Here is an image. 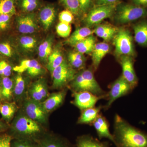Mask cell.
<instances>
[{
	"label": "cell",
	"mask_w": 147,
	"mask_h": 147,
	"mask_svg": "<svg viewBox=\"0 0 147 147\" xmlns=\"http://www.w3.org/2000/svg\"><path fill=\"white\" fill-rule=\"evenodd\" d=\"M113 135L116 147H147V133L131 125L117 114L115 117Z\"/></svg>",
	"instance_id": "cell-1"
},
{
	"label": "cell",
	"mask_w": 147,
	"mask_h": 147,
	"mask_svg": "<svg viewBox=\"0 0 147 147\" xmlns=\"http://www.w3.org/2000/svg\"><path fill=\"white\" fill-rule=\"evenodd\" d=\"M71 86L74 92H89L99 96L107 94L96 80L92 69H89L76 74Z\"/></svg>",
	"instance_id": "cell-2"
},
{
	"label": "cell",
	"mask_w": 147,
	"mask_h": 147,
	"mask_svg": "<svg viewBox=\"0 0 147 147\" xmlns=\"http://www.w3.org/2000/svg\"><path fill=\"white\" fill-rule=\"evenodd\" d=\"M114 20L117 24H124L147 16V8L132 3H119L114 13Z\"/></svg>",
	"instance_id": "cell-3"
},
{
	"label": "cell",
	"mask_w": 147,
	"mask_h": 147,
	"mask_svg": "<svg viewBox=\"0 0 147 147\" xmlns=\"http://www.w3.org/2000/svg\"><path fill=\"white\" fill-rule=\"evenodd\" d=\"M133 38L127 29L120 28L113 39L116 57L128 56L134 58L136 55Z\"/></svg>",
	"instance_id": "cell-4"
},
{
	"label": "cell",
	"mask_w": 147,
	"mask_h": 147,
	"mask_svg": "<svg viewBox=\"0 0 147 147\" xmlns=\"http://www.w3.org/2000/svg\"><path fill=\"white\" fill-rule=\"evenodd\" d=\"M119 3L95 6L90 10L84 19L86 27L90 28L94 26H97L103 20L113 16Z\"/></svg>",
	"instance_id": "cell-5"
},
{
	"label": "cell",
	"mask_w": 147,
	"mask_h": 147,
	"mask_svg": "<svg viewBox=\"0 0 147 147\" xmlns=\"http://www.w3.org/2000/svg\"><path fill=\"white\" fill-rule=\"evenodd\" d=\"M133 88L130 84L121 75L110 86V90L107 93V103L103 108L108 110L117 99L125 96L131 92Z\"/></svg>",
	"instance_id": "cell-6"
},
{
	"label": "cell",
	"mask_w": 147,
	"mask_h": 147,
	"mask_svg": "<svg viewBox=\"0 0 147 147\" xmlns=\"http://www.w3.org/2000/svg\"><path fill=\"white\" fill-rule=\"evenodd\" d=\"M76 74L75 69L66 60H64L62 63L52 72L53 87L55 88L64 87L73 80Z\"/></svg>",
	"instance_id": "cell-7"
},
{
	"label": "cell",
	"mask_w": 147,
	"mask_h": 147,
	"mask_svg": "<svg viewBox=\"0 0 147 147\" xmlns=\"http://www.w3.org/2000/svg\"><path fill=\"white\" fill-rule=\"evenodd\" d=\"M11 131L15 134L30 136L39 133V125L28 116H19L13 121L11 125Z\"/></svg>",
	"instance_id": "cell-8"
},
{
	"label": "cell",
	"mask_w": 147,
	"mask_h": 147,
	"mask_svg": "<svg viewBox=\"0 0 147 147\" xmlns=\"http://www.w3.org/2000/svg\"><path fill=\"white\" fill-rule=\"evenodd\" d=\"M74 105L82 111L88 108L94 107L98 100L106 98L107 94L99 96L90 92L81 91L74 92Z\"/></svg>",
	"instance_id": "cell-9"
},
{
	"label": "cell",
	"mask_w": 147,
	"mask_h": 147,
	"mask_svg": "<svg viewBox=\"0 0 147 147\" xmlns=\"http://www.w3.org/2000/svg\"><path fill=\"white\" fill-rule=\"evenodd\" d=\"M133 57L128 56H122L120 57V63L124 79L134 88L138 83V77L134 68Z\"/></svg>",
	"instance_id": "cell-10"
},
{
	"label": "cell",
	"mask_w": 147,
	"mask_h": 147,
	"mask_svg": "<svg viewBox=\"0 0 147 147\" xmlns=\"http://www.w3.org/2000/svg\"><path fill=\"white\" fill-rule=\"evenodd\" d=\"M27 116L36 122L44 123L46 121L47 112L41 103L34 100H29L25 105Z\"/></svg>",
	"instance_id": "cell-11"
},
{
	"label": "cell",
	"mask_w": 147,
	"mask_h": 147,
	"mask_svg": "<svg viewBox=\"0 0 147 147\" xmlns=\"http://www.w3.org/2000/svg\"><path fill=\"white\" fill-rule=\"evenodd\" d=\"M92 125L95 129L99 140L105 138L113 143L114 138L113 134L110 133L108 121L102 114L98 115Z\"/></svg>",
	"instance_id": "cell-12"
},
{
	"label": "cell",
	"mask_w": 147,
	"mask_h": 147,
	"mask_svg": "<svg viewBox=\"0 0 147 147\" xmlns=\"http://www.w3.org/2000/svg\"><path fill=\"white\" fill-rule=\"evenodd\" d=\"M17 23L18 31L22 34L33 33L37 29V25L33 14L19 16L17 18Z\"/></svg>",
	"instance_id": "cell-13"
},
{
	"label": "cell",
	"mask_w": 147,
	"mask_h": 147,
	"mask_svg": "<svg viewBox=\"0 0 147 147\" xmlns=\"http://www.w3.org/2000/svg\"><path fill=\"white\" fill-rule=\"evenodd\" d=\"M110 45L106 42L96 43L93 50L92 54V65L95 69H96L103 58L110 51Z\"/></svg>",
	"instance_id": "cell-14"
},
{
	"label": "cell",
	"mask_w": 147,
	"mask_h": 147,
	"mask_svg": "<svg viewBox=\"0 0 147 147\" xmlns=\"http://www.w3.org/2000/svg\"><path fill=\"white\" fill-rule=\"evenodd\" d=\"M133 29L135 41L140 46L147 47V20L135 24Z\"/></svg>",
	"instance_id": "cell-15"
},
{
	"label": "cell",
	"mask_w": 147,
	"mask_h": 147,
	"mask_svg": "<svg viewBox=\"0 0 147 147\" xmlns=\"http://www.w3.org/2000/svg\"><path fill=\"white\" fill-rule=\"evenodd\" d=\"M118 29V28L108 24H99L93 30L94 33L102 38L105 42H109L113 40Z\"/></svg>",
	"instance_id": "cell-16"
},
{
	"label": "cell",
	"mask_w": 147,
	"mask_h": 147,
	"mask_svg": "<svg viewBox=\"0 0 147 147\" xmlns=\"http://www.w3.org/2000/svg\"><path fill=\"white\" fill-rule=\"evenodd\" d=\"M56 10L53 6L47 5L40 11L39 19L45 30H48L55 21Z\"/></svg>",
	"instance_id": "cell-17"
},
{
	"label": "cell",
	"mask_w": 147,
	"mask_h": 147,
	"mask_svg": "<svg viewBox=\"0 0 147 147\" xmlns=\"http://www.w3.org/2000/svg\"><path fill=\"white\" fill-rule=\"evenodd\" d=\"M65 96V92L61 91L53 94L41 103L43 108L47 112L55 110L62 103Z\"/></svg>",
	"instance_id": "cell-18"
},
{
	"label": "cell",
	"mask_w": 147,
	"mask_h": 147,
	"mask_svg": "<svg viewBox=\"0 0 147 147\" xmlns=\"http://www.w3.org/2000/svg\"><path fill=\"white\" fill-rule=\"evenodd\" d=\"M103 106L99 105L98 107L88 108L82 110L81 116L78 121V123L81 124H91L95 120L100 114Z\"/></svg>",
	"instance_id": "cell-19"
},
{
	"label": "cell",
	"mask_w": 147,
	"mask_h": 147,
	"mask_svg": "<svg viewBox=\"0 0 147 147\" xmlns=\"http://www.w3.org/2000/svg\"><path fill=\"white\" fill-rule=\"evenodd\" d=\"M94 30L88 27H82L76 29L66 41L67 44L74 46L78 42L93 35Z\"/></svg>",
	"instance_id": "cell-20"
},
{
	"label": "cell",
	"mask_w": 147,
	"mask_h": 147,
	"mask_svg": "<svg viewBox=\"0 0 147 147\" xmlns=\"http://www.w3.org/2000/svg\"><path fill=\"white\" fill-rule=\"evenodd\" d=\"M77 147H111L107 142H102L90 135L79 137L77 140Z\"/></svg>",
	"instance_id": "cell-21"
},
{
	"label": "cell",
	"mask_w": 147,
	"mask_h": 147,
	"mask_svg": "<svg viewBox=\"0 0 147 147\" xmlns=\"http://www.w3.org/2000/svg\"><path fill=\"white\" fill-rule=\"evenodd\" d=\"M96 38L93 35L76 44L74 47L77 52L83 54H90L96 44Z\"/></svg>",
	"instance_id": "cell-22"
},
{
	"label": "cell",
	"mask_w": 147,
	"mask_h": 147,
	"mask_svg": "<svg viewBox=\"0 0 147 147\" xmlns=\"http://www.w3.org/2000/svg\"><path fill=\"white\" fill-rule=\"evenodd\" d=\"M47 60V68L52 73L55 69L62 63L64 59L61 50L59 48H56L53 51Z\"/></svg>",
	"instance_id": "cell-23"
},
{
	"label": "cell",
	"mask_w": 147,
	"mask_h": 147,
	"mask_svg": "<svg viewBox=\"0 0 147 147\" xmlns=\"http://www.w3.org/2000/svg\"><path fill=\"white\" fill-rule=\"evenodd\" d=\"M14 84L13 80L9 77H3L1 81L0 92L2 98L10 100L13 94Z\"/></svg>",
	"instance_id": "cell-24"
},
{
	"label": "cell",
	"mask_w": 147,
	"mask_h": 147,
	"mask_svg": "<svg viewBox=\"0 0 147 147\" xmlns=\"http://www.w3.org/2000/svg\"><path fill=\"white\" fill-rule=\"evenodd\" d=\"M68 60L69 63L74 69L84 67L86 61L84 54L76 51L69 54Z\"/></svg>",
	"instance_id": "cell-25"
},
{
	"label": "cell",
	"mask_w": 147,
	"mask_h": 147,
	"mask_svg": "<svg viewBox=\"0 0 147 147\" xmlns=\"http://www.w3.org/2000/svg\"><path fill=\"white\" fill-rule=\"evenodd\" d=\"M16 109V105L14 102H5L1 105L0 113L5 121L9 122L14 116Z\"/></svg>",
	"instance_id": "cell-26"
},
{
	"label": "cell",
	"mask_w": 147,
	"mask_h": 147,
	"mask_svg": "<svg viewBox=\"0 0 147 147\" xmlns=\"http://www.w3.org/2000/svg\"><path fill=\"white\" fill-rule=\"evenodd\" d=\"M15 2L16 0H0V15L16 14Z\"/></svg>",
	"instance_id": "cell-27"
},
{
	"label": "cell",
	"mask_w": 147,
	"mask_h": 147,
	"mask_svg": "<svg viewBox=\"0 0 147 147\" xmlns=\"http://www.w3.org/2000/svg\"><path fill=\"white\" fill-rule=\"evenodd\" d=\"M38 50L39 57L43 60H47L53 52L51 40H46L41 43L38 47Z\"/></svg>",
	"instance_id": "cell-28"
},
{
	"label": "cell",
	"mask_w": 147,
	"mask_h": 147,
	"mask_svg": "<svg viewBox=\"0 0 147 147\" xmlns=\"http://www.w3.org/2000/svg\"><path fill=\"white\" fill-rule=\"evenodd\" d=\"M25 89V82L20 74L16 76L13 86V94L15 96H19L24 93Z\"/></svg>",
	"instance_id": "cell-29"
},
{
	"label": "cell",
	"mask_w": 147,
	"mask_h": 147,
	"mask_svg": "<svg viewBox=\"0 0 147 147\" xmlns=\"http://www.w3.org/2000/svg\"><path fill=\"white\" fill-rule=\"evenodd\" d=\"M38 63L37 61L34 59L24 60L21 62L19 65L13 67V70L20 74L28 71L29 69L31 68L32 67Z\"/></svg>",
	"instance_id": "cell-30"
},
{
	"label": "cell",
	"mask_w": 147,
	"mask_h": 147,
	"mask_svg": "<svg viewBox=\"0 0 147 147\" xmlns=\"http://www.w3.org/2000/svg\"><path fill=\"white\" fill-rule=\"evenodd\" d=\"M38 0H21L20 7L22 10L27 12L34 11L38 8L39 5Z\"/></svg>",
	"instance_id": "cell-31"
},
{
	"label": "cell",
	"mask_w": 147,
	"mask_h": 147,
	"mask_svg": "<svg viewBox=\"0 0 147 147\" xmlns=\"http://www.w3.org/2000/svg\"><path fill=\"white\" fill-rule=\"evenodd\" d=\"M20 43L21 47L26 50L31 51L33 50L36 46V40L33 37L23 36L20 38Z\"/></svg>",
	"instance_id": "cell-32"
},
{
	"label": "cell",
	"mask_w": 147,
	"mask_h": 147,
	"mask_svg": "<svg viewBox=\"0 0 147 147\" xmlns=\"http://www.w3.org/2000/svg\"><path fill=\"white\" fill-rule=\"evenodd\" d=\"M67 9L71 11L74 15H78L80 11L79 0H60Z\"/></svg>",
	"instance_id": "cell-33"
},
{
	"label": "cell",
	"mask_w": 147,
	"mask_h": 147,
	"mask_svg": "<svg viewBox=\"0 0 147 147\" xmlns=\"http://www.w3.org/2000/svg\"><path fill=\"white\" fill-rule=\"evenodd\" d=\"M56 31L60 36L63 38L68 37L71 33V25L60 22L56 27Z\"/></svg>",
	"instance_id": "cell-34"
},
{
	"label": "cell",
	"mask_w": 147,
	"mask_h": 147,
	"mask_svg": "<svg viewBox=\"0 0 147 147\" xmlns=\"http://www.w3.org/2000/svg\"><path fill=\"white\" fill-rule=\"evenodd\" d=\"M74 14L68 9L62 11L59 14L60 22L71 24L74 20Z\"/></svg>",
	"instance_id": "cell-35"
},
{
	"label": "cell",
	"mask_w": 147,
	"mask_h": 147,
	"mask_svg": "<svg viewBox=\"0 0 147 147\" xmlns=\"http://www.w3.org/2000/svg\"><path fill=\"white\" fill-rule=\"evenodd\" d=\"M32 86L37 91L43 99L47 97L48 94L47 87L46 86L45 82L42 80H38L37 81L33 84Z\"/></svg>",
	"instance_id": "cell-36"
},
{
	"label": "cell",
	"mask_w": 147,
	"mask_h": 147,
	"mask_svg": "<svg viewBox=\"0 0 147 147\" xmlns=\"http://www.w3.org/2000/svg\"><path fill=\"white\" fill-rule=\"evenodd\" d=\"M11 66L5 61H0V75L4 77H9L11 73Z\"/></svg>",
	"instance_id": "cell-37"
},
{
	"label": "cell",
	"mask_w": 147,
	"mask_h": 147,
	"mask_svg": "<svg viewBox=\"0 0 147 147\" xmlns=\"http://www.w3.org/2000/svg\"><path fill=\"white\" fill-rule=\"evenodd\" d=\"M0 53L7 57H11L13 54V49L7 42L0 43Z\"/></svg>",
	"instance_id": "cell-38"
},
{
	"label": "cell",
	"mask_w": 147,
	"mask_h": 147,
	"mask_svg": "<svg viewBox=\"0 0 147 147\" xmlns=\"http://www.w3.org/2000/svg\"><path fill=\"white\" fill-rule=\"evenodd\" d=\"M12 16L9 14L0 15V31L4 30L7 28Z\"/></svg>",
	"instance_id": "cell-39"
},
{
	"label": "cell",
	"mask_w": 147,
	"mask_h": 147,
	"mask_svg": "<svg viewBox=\"0 0 147 147\" xmlns=\"http://www.w3.org/2000/svg\"><path fill=\"white\" fill-rule=\"evenodd\" d=\"M12 137L9 134L0 135V147H11Z\"/></svg>",
	"instance_id": "cell-40"
},
{
	"label": "cell",
	"mask_w": 147,
	"mask_h": 147,
	"mask_svg": "<svg viewBox=\"0 0 147 147\" xmlns=\"http://www.w3.org/2000/svg\"><path fill=\"white\" fill-rule=\"evenodd\" d=\"M28 74L32 77L39 75L42 72V68L39 63H37L27 71Z\"/></svg>",
	"instance_id": "cell-41"
},
{
	"label": "cell",
	"mask_w": 147,
	"mask_h": 147,
	"mask_svg": "<svg viewBox=\"0 0 147 147\" xmlns=\"http://www.w3.org/2000/svg\"><path fill=\"white\" fill-rule=\"evenodd\" d=\"M93 0H79L80 11L86 13L89 9Z\"/></svg>",
	"instance_id": "cell-42"
},
{
	"label": "cell",
	"mask_w": 147,
	"mask_h": 147,
	"mask_svg": "<svg viewBox=\"0 0 147 147\" xmlns=\"http://www.w3.org/2000/svg\"><path fill=\"white\" fill-rule=\"evenodd\" d=\"M11 147H36L30 142L22 140H16L11 142Z\"/></svg>",
	"instance_id": "cell-43"
},
{
	"label": "cell",
	"mask_w": 147,
	"mask_h": 147,
	"mask_svg": "<svg viewBox=\"0 0 147 147\" xmlns=\"http://www.w3.org/2000/svg\"><path fill=\"white\" fill-rule=\"evenodd\" d=\"M120 0H94L95 6L113 4L119 3Z\"/></svg>",
	"instance_id": "cell-44"
},
{
	"label": "cell",
	"mask_w": 147,
	"mask_h": 147,
	"mask_svg": "<svg viewBox=\"0 0 147 147\" xmlns=\"http://www.w3.org/2000/svg\"><path fill=\"white\" fill-rule=\"evenodd\" d=\"M41 147H66L60 142L57 141H47L43 143Z\"/></svg>",
	"instance_id": "cell-45"
},
{
	"label": "cell",
	"mask_w": 147,
	"mask_h": 147,
	"mask_svg": "<svg viewBox=\"0 0 147 147\" xmlns=\"http://www.w3.org/2000/svg\"><path fill=\"white\" fill-rule=\"evenodd\" d=\"M130 1L134 5L147 8V0H130Z\"/></svg>",
	"instance_id": "cell-46"
},
{
	"label": "cell",
	"mask_w": 147,
	"mask_h": 147,
	"mask_svg": "<svg viewBox=\"0 0 147 147\" xmlns=\"http://www.w3.org/2000/svg\"><path fill=\"white\" fill-rule=\"evenodd\" d=\"M7 128V125L2 121H0V132L4 130Z\"/></svg>",
	"instance_id": "cell-47"
},
{
	"label": "cell",
	"mask_w": 147,
	"mask_h": 147,
	"mask_svg": "<svg viewBox=\"0 0 147 147\" xmlns=\"http://www.w3.org/2000/svg\"><path fill=\"white\" fill-rule=\"evenodd\" d=\"M2 97L1 95V92H0V100L2 99Z\"/></svg>",
	"instance_id": "cell-48"
},
{
	"label": "cell",
	"mask_w": 147,
	"mask_h": 147,
	"mask_svg": "<svg viewBox=\"0 0 147 147\" xmlns=\"http://www.w3.org/2000/svg\"><path fill=\"white\" fill-rule=\"evenodd\" d=\"M1 81L0 80V88H1Z\"/></svg>",
	"instance_id": "cell-49"
},
{
	"label": "cell",
	"mask_w": 147,
	"mask_h": 147,
	"mask_svg": "<svg viewBox=\"0 0 147 147\" xmlns=\"http://www.w3.org/2000/svg\"><path fill=\"white\" fill-rule=\"evenodd\" d=\"M1 103H0V110H1Z\"/></svg>",
	"instance_id": "cell-50"
}]
</instances>
